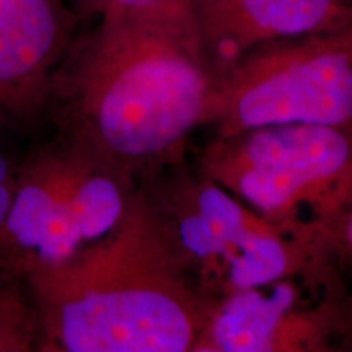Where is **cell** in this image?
Returning <instances> with one entry per match:
<instances>
[{"label":"cell","instance_id":"cell-1","mask_svg":"<svg viewBox=\"0 0 352 352\" xmlns=\"http://www.w3.org/2000/svg\"><path fill=\"white\" fill-rule=\"evenodd\" d=\"M215 83L191 0H164L101 15L74 39L47 107L59 134L140 183L186 158Z\"/></svg>","mask_w":352,"mask_h":352},{"label":"cell","instance_id":"cell-2","mask_svg":"<svg viewBox=\"0 0 352 352\" xmlns=\"http://www.w3.org/2000/svg\"><path fill=\"white\" fill-rule=\"evenodd\" d=\"M41 352H192L210 308L139 184L104 239L25 279Z\"/></svg>","mask_w":352,"mask_h":352},{"label":"cell","instance_id":"cell-3","mask_svg":"<svg viewBox=\"0 0 352 352\" xmlns=\"http://www.w3.org/2000/svg\"><path fill=\"white\" fill-rule=\"evenodd\" d=\"M140 186L176 261L209 302L302 271L329 250L258 214L186 158Z\"/></svg>","mask_w":352,"mask_h":352},{"label":"cell","instance_id":"cell-4","mask_svg":"<svg viewBox=\"0 0 352 352\" xmlns=\"http://www.w3.org/2000/svg\"><path fill=\"white\" fill-rule=\"evenodd\" d=\"M195 166L258 214L310 239L327 240L352 208V127L296 122L214 135Z\"/></svg>","mask_w":352,"mask_h":352},{"label":"cell","instance_id":"cell-5","mask_svg":"<svg viewBox=\"0 0 352 352\" xmlns=\"http://www.w3.org/2000/svg\"><path fill=\"white\" fill-rule=\"evenodd\" d=\"M139 182L57 132L19 165L0 228V267L26 279L111 233L126 217Z\"/></svg>","mask_w":352,"mask_h":352},{"label":"cell","instance_id":"cell-6","mask_svg":"<svg viewBox=\"0 0 352 352\" xmlns=\"http://www.w3.org/2000/svg\"><path fill=\"white\" fill-rule=\"evenodd\" d=\"M296 122L352 127V21L261 44L217 77L214 135Z\"/></svg>","mask_w":352,"mask_h":352},{"label":"cell","instance_id":"cell-7","mask_svg":"<svg viewBox=\"0 0 352 352\" xmlns=\"http://www.w3.org/2000/svg\"><path fill=\"white\" fill-rule=\"evenodd\" d=\"M352 351V280L331 250L210 303L192 352Z\"/></svg>","mask_w":352,"mask_h":352},{"label":"cell","instance_id":"cell-8","mask_svg":"<svg viewBox=\"0 0 352 352\" xmlns=\"http://www.w3.org/2000/svg\"><path fill=\"white\" fill-rule=\"evenodd\" d=\"M77 20L64 0H0V108L21 120L47 108Z\"/></svg>","mask_w":352,"mask_h":352},{"label":"cell","instance_id":"cell-9","mask_svg":"<svg viewBox=\"0 0 352 352\" xmlns=\"http://www.w3.org/2000/svg\"><path fill=\"white\" fill-rule=\"evenodd\" d=\"M191 3L215 77L261 44L328 33L352 21V0H191Z\"/></svg>","mask_w":352,"mask_h":352},{"label":"cell","instance_id":"cell-10","mask_svg":"<svg viewBox=\"0 0 352 352\" xmlns=\"http://www.w3.org/2000/svg\"><path fill=\"white\" fill-rule=\"evenodd\" d=\"M39 321L25 279L0 267V352L38 351Z\"/></svg>","mask_w":352,"mask_h":352},{"label":"cell","instance_id":"cell-11","mask_svg":"<svg viewBox=\"0 0 352 352\" xmlns=\"http://www.w3.org/2000/svg\"><path fill=\"white\" fill-rule=\"evenodd\" d=\"M327 240L334 258L352 280V208L334 223Z\"/></svg>","mask_w":352,"mask_h":352},{"label":"cell","instance_id":"cell-12","mask_svg":"<svg viewBox=\"0 0 352 352\" xmlns=\"http://www.w3.org/2000/svg\"><path fill=\"white\" fill-rule=\"evenodd\" d=\"M74 2H76L78 13L98 19V16L107 15V13L151 7L164 2V0H74Z\"/></svg>","mask_w":352,"mask_h":352},{"label":"cell","instance_id":"cell-13","mask_svg":"<svg viewBox=\"0 0 352 352\" xmlns=\"http://www.w3.org/2000/svg\"><path fill=\"white\" fill-rule=\"evenodd\" d=\"M19 165L20 164L13 162L10 153L0 148V228H2L8 210H10L13 192H15Z\"/></svg>","mask_w":352,"mask_h":352}]
</instances>
